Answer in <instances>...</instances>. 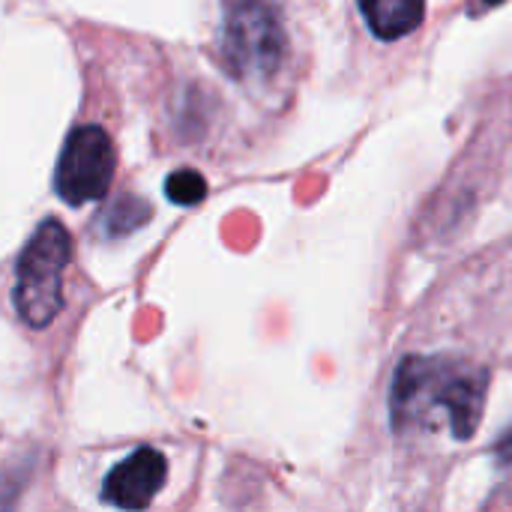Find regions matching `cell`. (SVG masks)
<instances>
[{
    "mask_svg": "<svg viewBox=\"0 0 512 512\" xmlns=\"http://www.w3.org/2000/svg\"><path fill=\"white\" fill-rule=\"evenodd\" d=\"M489 372L456 357H408L390 387V423L396 432L432 429V417H447L456 441H471L486 405Z\"/></svg>",
    "mask_w": 512,
    "mask_h": 512,
    "instance_id": "cell-1",
    "label": "cell"
},
{
    "mask_svg": "<svg viewBox=\"0 0 512 512\" xmlns=\"http://www.w3.org/2000/svg\"><path fill=\"white\" fill-rule=\"evenodd\" d=\"M69 258L72 240L60 219L39 222V228L21 249L12 288L15 312L27 327L42 330L63 309V267L69 264Z\"/></svg>",
    "mask_w": 512,
    "mask_h": 512,
    "instance_id": "cell-2",
    "label": "cell"
},
{
    "mask_svg": "<svg viewBox=\"0 0 512 512\" xmlns=\"http://www.w3.org/2000/svg\"><path fill=\"white\" fill-rule=\"evenodd\" d=\"M285 27L276 6L264 0H231L222 24L225 66L240 81H264L285 60Z\"/></svg>",
    "mask_w": 512,
    "mask_h": 512,
    "instance_id": "cell-3",
    "label": "cell"
},
{
    "mask_svg": "<svg viewBox=\"0 0 512 512\" xmlns=\"http://www.w3.org/2000/svg\"><path fill=\"white\" fill-rule=\"evenodd\" d=\"M114 168L117 153L108 132L99 126H78L63 141L54 171V189L72 207L102 201L111 186Z\"/></svg>",
    "mask_w": 512,
    "mask_h": 512,
    "instance_id": "cell-4",
    "label": "cell"
},
{
    "mask_svg": "<svg viewBox=\"0 0 512 512\" xmlns=\"http://www.w3.org/2000/svg\"><path fill=\"white\" fill-rule=\"evenodd\" d=\"M168 480V462L159 450L141 447L123 459L102 483V501L120 510H144L162 492Z\"/></svg>",
    "mask_w": 512,
    "mask_h": 512,
    "instance_id": "cell-5",
    "label": "cell"
},
{
    "mask_svg": "<svg viewBox=\"0 0 512 512\" xmlns=\"http://www.w3.org/2000/svg\"><path fill=\"white\" fill-rule=\"evenodd\" d=\"M360 12L369 30L390 42L414 33L426 18V0H360Z\"/></svg>",
    "mask_w": 512,
    "mask_h": 512,
    "instance_id": "cell-6",
    "label": "cell"
},
{
    "mask_svg": "<svg viewBox=\"0 0 512 512\" xmlns=\"http://www.w3.org/2000/svg\"><path fill=\"white\" fill-rule=\"evenodd\" d=\"M150 219V207L144 204V198H132V195H123L117 198L99 219L102 231L108 237H123L135 228H141L144 222Z\"/></svg>",
    "mask_w": 512,
    "mask_h": 512,
    "instance_id": "cell-7",
    "label": "cell"
},
{
    "mask_svg": "<svg viewBox=\"0 0 512 512\" xmlns=\"http://www.w3.org/2000/svg\"><path fill=\"white\" fill-rule=\"evenodd\" d=\"M165 195L177 207H195L207 198V180L195 168H177L165 180Z\"/></svg>",
    "mask_w": 512,
    "mask_h": 512,
    "instance_id": "cell-8",
    "label": "cell"
},
{
    "mask_svg": "<svg viewBox=\"0 0 512 512\" xmlns=\"http://www.w3.org/2000/svg\"><path fill=\"white\" fill-rule=\"evenodd\" d=\"M498 456H501V462H504L507 468H512V432L501 438V444H498Z\"/></svg>",
    "mask_w": 512,
    "mask_h": 512,
    "instance_id": "cell-9",
    "label": "cell"
},
{
    "mask_svg": "<svg viewBox=\"0 0 512 512\" xmlns=\"http://www.w3.org/2000/svg\"><path fill=\"white\" fill-rule=\"evenodd\" d=\"M486 6H498V3H504V0H483Z\"/></svg>",
    "mask_w": 512,
    "mask_h": 512,
    "instance_id": "cell-10",
    "label": "cell"
}]
</instances>
